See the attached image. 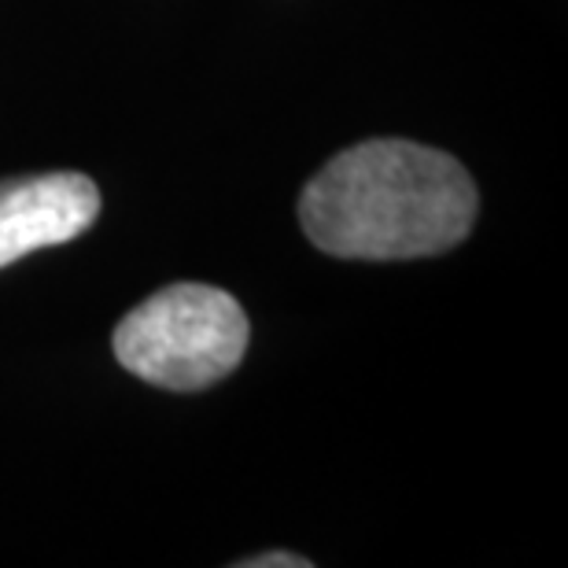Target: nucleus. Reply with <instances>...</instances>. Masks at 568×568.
Instances as JSON below:
<instances>
[{
  "instance_id": "nucleus-1",
  "label": "nucleus",
  "mask_w": 568,
  "mask_h": 568,
  "mask_svg": "<svg viewBox=\"0 0 568 568\" xmlns=\"http://www.w3.org/2000/svg\"><path fill=\"white\" fill-rule=\"evenodd\" d=\"M476 203L469 170L454 155L381 138L333 155L306 181L300 225L325 255L399 263L462 244Z\"/></svg>"
},
{
  "instance_id": "nucleus-2",
  "label": "nucleus",
  "mask_w": 568,
  "mask_h": 568,
  "mask_svg": "<svg viewBox=\"0 0 568 568\" xmlns=\"http://www.w3.org/2000/svg\"><path fill=\"white\" fill-rule=\"evenodd\" d=\"M247 339L252 325L230 292L181 281L133 306L111 347L122 369L155 388L203 392L241 366Z\"/></svg>"
},
{
  "instance_id": "nucleus-3",
  "label": "nucleus",
  "mask_w": 568,
  "mask_h": 568,
  "mask_svg": "<svg viewBox=\"0 0 568 568\" xmlns=\"http://www.w3.org/2000/svg\"><path fill=\"white\" fill-rule=\"evenodd\" d=\"M97 214L100 189L74 170L0 181V270L82 236Z\"/></svg>"
},
{
  "instance_id": "nucleus-4",
  "label": "nucleus",
  "mask_w": 568,
  "mask_h": 568,
  "mask_svg": "<svg viewBox=\"0 0 568 568\" xmlns=\"http://www.w3.org/2000/svg\"><path fill=\"white\" fill-rule=\"evenodd\" d=\"M241 568H311L306 558H295L288 550H270V554H255V558L236 561Z\"/></svg>"
}]
</instances>
